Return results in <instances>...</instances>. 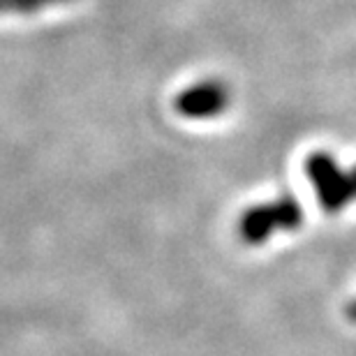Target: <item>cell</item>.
<instances>
[{"label":"cell","mask_w":356,"mask_h":356,"mask_svg":"<svg viewBox=\"0 0 356 356\" xmlns=\"http://www.w3.org/2000/svg\"><path fill=\"white\" fill-rule=\"evenodd\" d=\"M305 176L326 213H340L356 202V167L345 172L331 153L317 151L308 155Z\"/></svg>","instance_id":"cell-1"},{"label":"cell","mask_w":356,"mask_h":356,"mask_svg":"<svg viewBox=\"0 0 356 356\" xmlns=\"http://www.w3.org/2000/svg\"><path fill=\"white\" fill-rule=\"evenodd\" d=\"M303 225V209L294 197H280L273 202L257 204L243 213L238 232L245 243L259 245L275 232H294Z\"/></svg>","instance_id":"cell-2"},{"label":"cell","mask_w":356,"mask_h":356,"mask_svg":"<svg viewBox=\"0 0 356 356\" xmlns=\"http://www.w3.org/2000/svg\"><path fill=\"white\" fill-rule=\"evenodd\" d=\"M232 102V90L220 79H202L183 88L174 99L178 116L188 120H211L222 116Z\"/></svg>","instance_id":"cell-3"},{"label":"cell","mask_w":356,"mask_h":356,"mask_svg":"<svg viewBox=\"0 0 356 356\" xmlns=\"http://www.w3.org/2000/svg\"><path fill=\"white\" fill-rule=\"evenodd\" d=\"M345 315H347V319H350L352 324H356V298H354V301H352L350 305H347Z\"/></svg>","instance_id":"cell-4"}]
</instances>
